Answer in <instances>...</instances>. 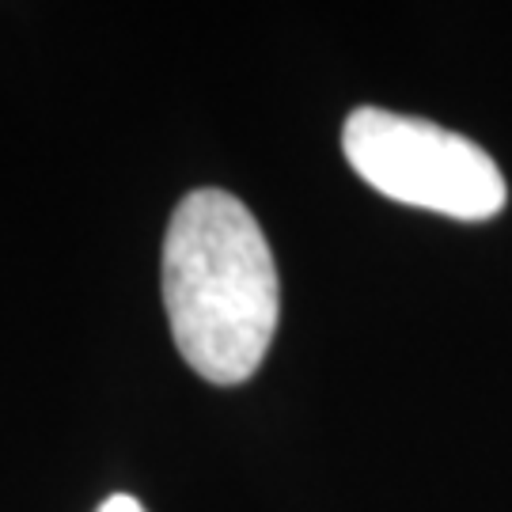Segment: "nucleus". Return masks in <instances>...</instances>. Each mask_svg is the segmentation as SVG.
I'll use <instances>...</instances> for the list:
<instances>
[{
  "label": "nucleus",
  "mask_w": 512,
  "mask_h": 512,
  "mask_svg": "<svg viewBox=\"0 0 512 512\" xmlns=\"http://www.w3.org/2000/svg\"><path fill=\"white\" fill-rule=\"evenodd\" d=\"M349 167L391 202L429 209L452 220H490L505 209V179L497 164L452 129L361 107L342 129Z\"/></svg>",
  "instance_id": "f03ea898"
},
{
  "label": "nucleus",
  "mask_w": 512,
  "mask_h": 512,
  "mask_svg": "<svg viewBox=\"0 0 512 512\" xmlns=\"http://www.w3.org/2000/svg\"><path fill=\"white\" fill-rule=\"evenodd\" d=\"M164 308L183 361L209 384H243L266 361L281 315L274 251L228 190H194L171 213Z\"/></svg>",
  "instance_id": "f257e3e1"
},
{
  "label": "nucleus",
  "mask_w": 512,
  "mask_h": 512,
  "mask_svg": "<svg viewBox=\"0 0 512 512\" xmlns=\"http://www.w3.org/2000/svg\"><path fill=\"white\" fill-rule=\"evenodd\" d=\"M95 512H145V505L129 494H114V497H107Z\"/></svg>",
  "instance_id": "7ed1b4c3"
}]
</instances>
